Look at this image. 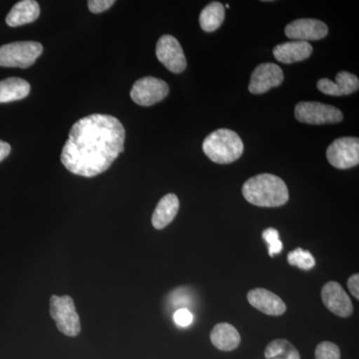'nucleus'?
Instances as JSON below:
<instances>
[{"label":"nucleus","mask_w":359,"mask_h":359,"mask_svg":"<svg viewBox=\"0 0 359 359\" xmlns=\"http://www.w3.org/2000/svg\"><path fill=\"white\" fill-rule=\"evenodd\" d=\"M125 137L124 126L113 116L92 114L81 118L70 130L61 163L77 176H98L123 153Z\"/></svg>","instance_id":"1"},{"label":"nucleus","mask_w":359,"mask_h":359,"mask_svg":"<svg viewBox=\"0 0 359 359\" xmlns=\"http://www.w3.org/2000/svg\"><path fill=\"white\" fill-rule=\"evenodd\" d=\"M242 192L248 202L257 207H280L290 199L289 189L285 182L271 174H259L248 180Z\"/></svg>","instance_id":"2"},{"label":"nucleus","mask_w":359,"mask_h":359,"mask_svg":"<svg viewBox=\"0 0 359 359\" xmlns=\"http://www.w3.org/2000/svg\"><path fill=\"white\" fill-rule=\"evenodd\" d=\"M203 151L217 164H231L244 153V143L233 130L222 128L208 135L203 142Z\"/></svg>","instance_id":"3"},{"label":"nucleus","mask_w":359,"mask_h":359,"mask_svg":"<svg viewBox=\"0 0 359 359\" xmlns=\"http://www.w3.org/2000/svg\"><path fill=\"white\" fill-rule=\"evenodd\" d=\"M43 52L39 42L20 41L0 46V66L25 69L34 65Z\"/></svg>","instance_id":"4"},{"label":"nucleus","mask_w":359,"mask_h":359,"mask_svg":"<svg viewBox=\"0 0 359 359\" xmlns=\"http://www.w3.org/2000/svg\"><path fill=\"white\" fill-rule=\"evenodd\" d=\"M50 316L55 321L56 327L67 337H74L81 332V323L74 302L69 295H52L50 299Z\"/></svg>","instance_id":"5"},{"label":"nucleus","mask_w":359,"mask_h":359,"mask_svg":"<svg viewBox=\"0 0 359 359\" xmlns=\"http://www.w3.org/2000/svg\"><path fill=\"white\" fill-rule=\"evenodd\" d=\"M295 119L306 124H334L344 119L341 111L332 105L320 102H299L294 109Z\"/></svg>","instance_id":"6"},{"label":"nucleus","mask_w":359,"mask_h":359,"mask_svg":"<svg viewBox=\"0 0 359 359\" xmlns=\"http://www.w3.org/2000/svg\"><path fill=\"white\" fill-rule=\"evenodd\" d=\"M327 157L332 166L339 170L351 169L359 164V140L355 137L337 139L327 148Z\"/></svg>","instance_id":"7"},{"label":"nucleus","mask_w":359,"mask_h":359,"mask_svg":"<svg viewBox=\"0 0 359 359\" xmlns=\"http://www.w3.org/2000/svg\"><path fill=\"white\" fill-rule=\"evenodd\" d=\"M169 91L166 82L159 78L148 76L135 82L130 95L135 103L148 107L164 100Z\"/></svg>","instance_id":"8"},{"label":"nucleus","mask_w":359,"mask_h":359,"mask_svg":"<svg viewBox=\"0 0 359 359\" xmlns=\"http://www.w3.org/2000/svg\"><path fill=\"white\" fill-rule=\"evenodd\" d=\"M156 55L168 70L182 73L187 67L185 53L178 40L172 35H163L156 45Z\"/></svg>","instance_id":"9"},{"label":"nucleus","mask_w":359,"mask_h":359,"mask_svg":"<svg viewBox=\"0 0 359 359\" xmlns=\"http://www.w3.org/2000/svg\"><path fill=\"white\" fill-rule=\"evenodd\" d=\"M283 71L275 63H263L257 66L250 76L249 91L252 94H264L283 83Z\"/></svg>","instance_id":"10"},{"label":"nucleus","mask_w":359,"mask_h":359,"mask_svg":"<svg viewBox=\"0 0 359 359\" xmlns=\"http://www.w3.org/2000/svg\"><path fill=\"white\" fill-rule=\"evenodd\" d=\"M321 299L328 311L340 318H348L353 313V304L344 287L337 282H328L321 290Z\"/></svg>","instance_id":"11"},{"label":"nucleus","mask_w":359,"mask_h":359,"mask_svg":"<svg viewBox=\"0 0 359 359\" xmlns=\"http://www.w3.org/2000/svg\"><path fill=\"white\" fill-rule=\"evenodd\" d=\"M285 32L290 39L309 42L325 39L328 33V27L323 21L302 18L287 25Z\"/></svg>","instance_id":"12"},{"label":"nucleus","mask_w":359,"mask_h":359,"mask_svg":"<svg viewBox=\"0 0 359 359\" xmlns=\"http://www.w3.org/2000/svg\"><path fill=\"white\" fill-rule=\"evenodd\" d=\"M359 88L356 75L347 71H340L335 77V82L327 78H321L318 82V89L321 93L330 96L351 95Z\"/></svg>","instance_id":"13"},{"label":"nucleus","mask_w":359,"mask_h":359,"mask_svg":"<svg viewBox=\"0 0 359 359\" xmlns=\"http://www.w3.org/2000/svg\"><path fill=\"white\" fill-rule=\"evenodd\" d=\"M248 301L250 306L268 316H282L287 311L285 302L278 295L263 287L250 290Z\"/></svg>","instance_id":"14"},{"label":"nucleus","mask_w":359,"mask_h":359,"mask_svg":"<svg viewBox=\"0 0 359 359\" xmlns=\"http://www.w3.org/2000/svg\"><path fill=\"white\" fill-rule=\"evenodd\" d=\"M273 52L276 60L285 65H292L308 59L313 53V46L306 41L292 40L276 45Z\"/></svg>","instance_id":"15"},{"label":"nucleus","mask_w":359,"mask_h":359,"mask_svg":"<svg viewBox=\"0 0 359 359\" xmlns=\"http://www.w3.org/2000/svg\"><path fill=\"white\" fill-rule=\"evenodd\" d=\"M40 7L35 0H21L13 7L6 16L7 25L11 27L28 25L39 18Z\"/></svg>","instance_id":"16"},{"label":"nucleus","mask_w":359,"mask_h":359,"mask_svg":"<svg viewBox=\"0 0 359 359\" xmlns=\"http://www.w3.org/2000/svg\"><path fill=\"white\" fill-rule=\"evenodd\" d=\"M180 202L175 194H168L158 203L152 216V224L156 230H162L171 224L178 214Z\"/></svg>","instance_id":"17"},{"label":"nucleus","mask_w":359,"mask_h":359,"mask_svg":"<svg viewBox=\"0 0 359 359\" xmlns=\"http://www.w3.org/2000/svg\"><path fill=\"white\" fill-rule=\"evenodd\" d=\"M215 347L223 351H231L241 344V335L230 323H222L215 325L210 335Z\"/></svg>","instance_id":"18"},{"label":"nucleus","mask_w":359,"mask_h":359,"mask_svg":"<svg viewBox=\"0 0 359 359\" xmlns=\"http://www.w3.org/2000/svg\"><path fill=\"white\" fill-rule=\"evenodd\" d=\"M30 93V85L25 79L11 77L0 81V103L21 100Z\"/></svg>","instance_id":"19"},{"label":"nucleus","mask_w":359,"mask_h":359,"mask_svg":"<svg viewBox=\"0 0 359 359\" xmlns=\"http://www.w3.org/2000/svg\"><path fill=\"white\" fill-rule=\"evenodd\" d=\"M224 20V6L214 1L208 4L200 14V25L205 32H216Z\"/></svg>","instance_id":"20"},{"label":"nucleus","mask_w":359,"mask_h":359,"mask_svg":"<svg viewBox=\"0 0 359 359\" xmlns=\"http://www.w3.org/2000/svg\"><path fill=\"white\" fill-rule=\"evenodd\" d=\"M264 358L273 359H301L299 351L287 339H278L269 342L264 351Z\"/></svg>","instance_id":"21"},{"label":"nucleus","mask_w":359,"mask_h":359,"mask_svg":"<svg viewBox=\"0 0 359 359\" xmlns=\"http://www.w3.org/2000/svg\"><path fill=\"white\" fill-rule=\"evenodd\" d=\"M287 262L290 266H295L297 268L309 271L316 266V259L313 255L309 250H302V248H297L287 255Z\"/></svg>","instance_id":"22"},{"label":"nucleus","mask_w":359,"mask_h":359,"mask_svg":"<svg viewBox=\"0 0 359 359\" xmlns=\"http://www.w3.org/2000/svg\"><path fill=\"white\" fill-rule=\"evenodd\" d=\"M314 358L316 359H340L339 347L334 342H320L314 351Z\"/></svg>","instance_id":"23"},{"label":"nucleus","mask_w":359,"mask_h":359,"mask_svg":"<svg viewBox=\"0 0 359 359\" xmlns=\"http://www.w3.org/2000/svg\"><path fill=\"white\" fill-rule=\"evenodd\" d=\"M263 238L269 245V255L271 257L280 254L283 250V243L280 242L278 231L273 228H269L264 231Z\"/></svg>","instance_id":"24"},{"label":"nucleus","mask_w":359,"mask_h":359,"mask_svg":"<svg viewBox=\"0 0 359 359\" xmlns=\"http://www.w3.org/2000/svg\"><path fill=\"white\" fill-rule=\"evenodd\" d=\"M116 0H88V8L92 13H101L108 11Z\"/></svg>","instance_id":"25"},{"label":"nucleus","mask_w":359,"mask_h":359,"mask_svg":"<svg viewBox=\"0 0 359 359\" xmlns=\"http://www.w3.org/2000/svg\"><path fill=\"white\" fill-rule=\"evenodd\" d=\"M174 320L180 327H186L192 323L193 314L187 309H178L174 313Z\"/></svg>","instance_id":"26"},{"label":"nucleus","mask_w":359,"mask_h":359,"mask_svg":"<svg viewBox=\"0 0 359 359\" xmlns=\"http://www.w3.org/2000/svg\"><path fill=\"white\" fill-rule=\"evenodd\" d=\"M347 287H348L349 292H351V294L355 297L356 299H359V275L358 273H355V275L351 276V278L347 280Z\"/></svg>","instance_id":"27"},{"label":"nucleus","mask_w":359,"mask_h":359,"mask_svg":"<svg viewBox=\"0 0 359 359\" xmlns=\"http://www.w3.org/2000/svg\"><path fill=\"white\" fill-rule=\"evenodd\" d=\"M11 147L6 142L0 140V162H2L7 156L11 154Z\"/></svg>","instance_id":"28"},{"label":"nucleus","mask_w":359,"mask_h":359,"mask_svg":"<svg viewBox=\"0 0 359 359\" xmlns=\"http://www.w3.org/2000/svg\"><path fill=\"white\" fill-rule=\"evenodd\" d=\"M262 1H273V0H262Z\"/></svg>","instance_id":"29"},{"label":"nucleus","mask_w":359,"mask_h":359,"mask_svg":"<svg viewBox=\"0 0 359 359\" xmlns=\"http://www.w3.org/2000/svg\"><path fill=\"white\" fill-rule=\"evenodd\" d=\"M273 359H282V358H273Z\"/></svg>","instance_id":"30"}]
</instances>
